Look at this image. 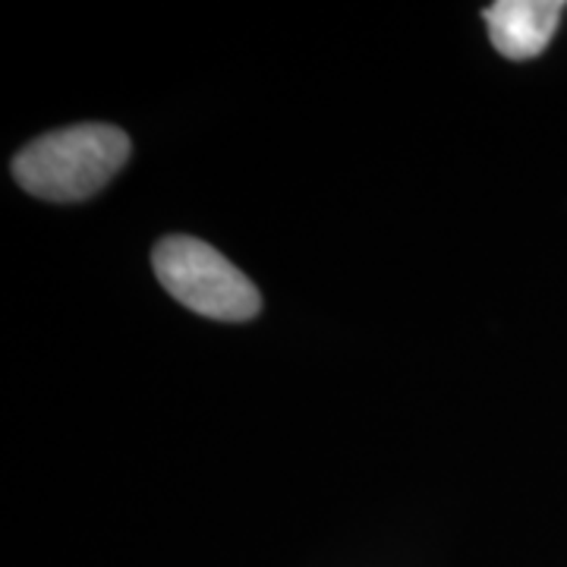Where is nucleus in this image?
<instances>
[{
    "label": "nucleus",
    "instance_id": "f257e3e1",
    "mask_svg": "<svg viewBox=\"0 0 567 567\" xmlns=\"http://www.w3.org/2000/svg\"><path fill=\"white\" fill-rule=\"evenodd\" d=\"M130 136L111 123H76L44 133L13 158V177L44 203H82L121 174Z\"/></svg>",
    "mask_w": 567,
    "mask_h": 567
},
{
    "label": "nucleus",
    "instance_id": "f03ea898",
    "mask_svg": "<svg viewBox=\"0 0 567 567\" xmlns=\"http://www.w3.org/2000/svg\"><path fill=\"white\" fill-rule=\"evenodd\" d=\"M152 268L164 290L215 322H249L262 309L259 287L215 246L196 237H164L152 252Z\"/></svg>",
    "mask_w": 567,
    "mask_h": 567
},
{
    "label": "nucleus",
    "instance_id": "7ed1b4c3",
    "mask_svg": "<svg viewBox=\"0 0 567 567\" xmlns=\"http://www.w3.org/2000/svg\"><path fill=\"white\" fill-rule=\"evenodd\" d=\"M565 13L561 0H495L483 10L488 39L507 61H533L548 48Z\"/></svg>",
    "mask_w": 567,
    "mask_h": 567
}]
</instances>
